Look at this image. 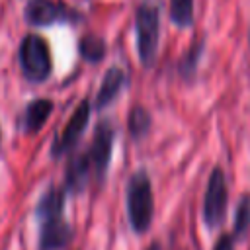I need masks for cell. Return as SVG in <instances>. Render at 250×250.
Wrapping results in <instances>:
<instances>
[{
    "mask_svg": "<svg viewBox=\"0 0 250 250\" xmlns=\"http://www.w3.org/2000/svg\"><path fill=\"white\" fill-rule=\"evenodd\" d=\"M170 20L178 27L193 23V0H170Z\"/></svg>",
    "mask_w": 250,
    "mask_h": 250,
    "instance_id": "cell-12",
    "label": "cell"
},
{
    "mask_svg": "<svg viewBox=\"0 0 250 250\" xmlns=\"http://www.w3.org/2000/svg\"><path fill=\"white\" fill-rule=\"evenodd\" d=\"M123 84H125L123 70L117 68V66H111L105 72V76H104V80L100 84V90H98L96 100H94V107L96 109H104L105 105H109L115 100V96L119 94V90L123 88Z\"/></svg>",
    "mask_w": 250,
    "mask_h": 250,
    "instance_id": "cell-10",
    "label": "cell"
},
{
    "mask_svg": "<svg viewBox=\"0 0 250 250\" xmlns=\"http://www.w3.org/2000/svg\"><path fill=\"white\" fill-rule=\"evenodd\" d=\"M111 146H113V125L109 121H100L94 131V139L88 150L90 164L100 180H104L107 172V166L111 160Z\"/></svg>",
    "mask_w": 250,
    "mask_h": 250,
    "instance_id": "cell-8",
    "label": "cell"
},
{
    "mask_svg": "<svg viewBox=\"0 0 250 250\" xmlns=\"http://www.w3.org/2000/svg\"><path fill=\"white\" fill-rule=\"evenodd\" d=\"M201 51H203V41H197V43L191 45V49L186 53V57H184L182 62H180V72H182V76H186V78H191V76H193V72H195V68H197V61H199Z\"/></svg>",
    "mask_w": 250,
    "mask_h": 250,
    "instance_id": "cell-16",
    "label": "cell"
},
{
    "mask_svg": "<svg viewBox=\"0 0 250 250\" xmlns=\"http://www.w3.org/2000/svg\"><path fill=\"white\" fill-rule=\"evenodd\" d=\"M150 113L145 109V107H141V105H137V107H133L131 109V113H129V119H127V123H129V133L135 137V139H141V137H145L146 133H148V129H150Z\"/></svg>",
    "mask_w": 250,
    "mask_h": 250,
    "instance_id": "cell-14",
    "label": "cell"
},
{
    "mask_svg": "<svg viewBox=\"0 0 250 250\" xmlns=\"http://www.w3.org/2000/svg\"><path fill=\"white\" fill-rule=\"evenodd\" d=\"M88 117H90V102L88 100H82L76 105V109L72 111L68 123L62 129V133L53 143V146H51L53 158L64 156L66 152H70L78 145V141H80V137H82V133H84V129L88 125Z\"/></svg>",
    "mask_w": 250,
    "mask_h": 250,
    "instance_id": "cell-7",
    "label": "cell"
},
{
    "mask_svg": "<svg viewBox=\"0 0 250 250\" xmlns=\"http://www.w3.org/2000/svg\"><path fill=\"white\" fill-rule=\"evenodd\" d=\"M250 225V195L244 193L238 201L236 207V215H234V236H244V232L248 230Z\"/></svg>",
    "mask_w": 250,
    "mask_h": 250,
    "instance_id": "cell-15",
    "label": "cell"
},
{
    "mask_svg": "<svg viewBox=\"0 0 250 250\" xmlns=\"http://www.w3.org/2000/svg\"><path fill=\"white\" fill-rule=\"evenodd\" d=\"M127 219L137 234H143L148 230L154 215V197H152V186L150 178L145 170H139L131 176L127 184Z\"/></svg>",
    "mask_w": 250,
    "mask_h": 250,
    "instance_id": "cell-2",
    "label": "cell"
},
{
    "mask_svg": "<svg viewBox=\"0 0 250 250\" xmlns=\"http://www.w3.org/2000/svg\"><path fill=\"white\" fill-rule=\"evenodd\" d=\"M51 111H53L51 100L39 98V100H33L31 104H27V107L23 111V131L25 133H37L43 127V123L49 119Z\"/></svg>",
    "mask_w": 250,
    "mask_h": 250,
    "instance_id": "cell-11",
    "label": "cell"
},
{
    "mask_svg": "<svg viewBox=\"0 0 250 250\" xmlns=\"http://www.w3.org/2000/svg\"><path fill=\"white\" fill-rule=\"evenodd\" d=\"M227 201H229V191H227L225 174L221 168H213L207 182L205 199H203V221L209 229H215L223 223Z\"/></svg>",
    "mask_w": 250,
    "mask_h": 250,
    "instance_id": "cell-5",
    "label": "cell"
},
{
    "mask_svg": "<svg viewBox=\"0 0 250 250\" xmlns=\"http://www.w3.org/2000/svg\"><path fill=\"white\" fill-rule=\"evenodd\" d=\"M80 55L88 62H100L105 57V43L96 35H84L80 39Z\"/></svg>",
    "mask_w": 250,
    "mask_h": 250,
    "instance_id": "cell-13",
    "label": "cell"
},
{
    "mask_svg": "<svg viewBox=\"0 0 250 250\" xmlns=\"http://www.w3.org/2000/svg\"><path fill=\"white\" fill-rule=\"evenodd\" d=\"M20 66L27 80L43 82L51 76V51L43 37L39 35H25L20 45Z\"/></svg>",
    "mask_w": 250,
    "mask_h": 250,
    "instance_id": "cell-4",
    "label": "cell"
},
{
    "mask_svg": "<svg viewBox=\"0 0 250 250\" xmlns=\"http://www.w3.org/2000/svg\"><path fill=\"white\" fill-rule=\"evenodd\" d=\"M213 250H234V238L229 236V234H223V236L217 240V244H215Z\"/></svg>",
    "mask_w": 250,
    "mask_h": 250,
    "instance_id": "cell-17",
    "label": "cell"
},
{
    "mask_svg": "<svg viewBox=\"0 0 250 250\" xmlns=\"http://www.w3.org/2000/svg\"><path fill=\"white\" fill-rule=\"evenodd\" d=\"M146 250H160V248H158V244H156V242H152V244H150Z\"/></svg>",
    "mask_w": 250,
    "mask_h": 250,
    "instance_id": "cell-18",
    "label": "cell"
},
{
    "mask_svg": "<svg viewBox=\"0 0 250 250\" xmlns=\"http://www.w3.org/2000/svg\"><path fill=\"white\" fill-rule=\"evenodd\" d=\"M39 250H62L72 240V229L64 221V189L51 188L37 203Z\"/></svg>",
    "mask_w": 250,
    "mask_h": 250,
    "instance_id": "cell-1",
    "label": "cell"
},
{
    "mask_svg": "<svg viewBox=\"0 0 250 250\" xmlns=\"http://www.w3.org/2000/svg\"><path fill=\"white\" fill-rule=\"evenodd\" d=\"M135 33H137V53L143 66L150 68L158 53L160 37V16L158 8L152 4H141L135 14Z\"/></svg>",
    "mask_w": 250,
    "mask_h": 250,
    "instance_id": "cell-3",
    "label": "cell"
},
{
    "mask_svg": "<svg viewBox=\"0 0 250 250\" xmlns=\"http://www.w3.org/2000/svg\"><path fill=\"white\" fill-rule=\"evenodd\" d=\"M248 41H250V39H248Z\"/></svg>",
    "mask_w": 250,
    "mask_h": 250,
    "instance_id": "cell-19",
    "label": "cell"
},
{
    "mask_svg": "<svg viewBox=\"0 0 250 250\" xmlns=\"http://www.w3.org/2000/svg\"><path fill=\"white\" fill-rule=\"evenodd\" d=\"M23 18L29 25L45 27L57 21H72L78 16L59 0H29L23 10Z\"/></svg>",
    "mask_w": 250,
    "mask_h": 250,
    "instance_id": "cell-6",
    "label": "cell"
},
{
    "mask_svg": "<svg viewBox=\"0 0 250 250\" xmlns=\"http://www.w3.org/2000/svg\"><path fill=\"white\" fill-rule=\"evenodd\" d=\"M90 158H88V152H82V154H74L70 160H68V166H66V174H64V189L68 191H82L90 180Z\"/></svg>",
    "mask_w": 250,
    "mask_h": 250,
    "instance_id": "cell-9",
    "label": "cell"
}]
</instances>
